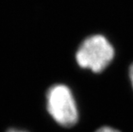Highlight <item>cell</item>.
Listing matches in <instances>:
<instances>
[{
  "label": "cell",
  "mask_w": 133,
  "mask_h": 132,
  "mask_svg": "<svg viewBox=\"0 0 133 132\" xmlns=\"http://www.w3.org/2000/svg\"><path fill=\"white\" fill-rule=\"evenodd\" d=\"M114 55V47L107 37L93 34L80 44L76 52V61L81 68L100 73L112 63Z\"/></svg>",
  "instance_id": "6da1fadb"
},
{
  "label": "cell",
  "mask_w": 133,
  "mask_h": 132,
  "mask_svg": "<svg viewBox=\"0 0 133 132\" xmlns=\"http://www.w3.org/2000/svg\"><path fill=\"white\" fill-rule=\"evenodd\" d=\"M46 109L56 123L64 127H72L78 121V109L74 96L64 84H56L48 89Z\"/></svg>",
  "instance_id": "7a4b0ae2"
},
{
  "label": "cell",
  "mask_w": 133,
  "mask_h": 132,
  "mask_svg": "<svg viewBox=\"0 0 133 132\" xmlns=\"http://www.w3.org/2000/svg\"><path fill=\"white\" fill-rule=\"evenodd\" d=\"M95 132H120V131L116 130L114 128L109 127V126H103V127L98 129Z\"/></svg>",
  "instance_id": "3957f363"
},
{
  "label": "cell",
  "mask_w": 133,
  "mask_h": 132,
  "mask_svg": "<svg viewBox=\"0 0 133 132\" xmlns=\"http://www.w3.org/2000/svg\"><path fill=\"white\" fill-rule=\"evenodd\" d=\"M129 75H130V79H131L132 87H133V64H131V66H130V69H129Z\"/></svg>",
  "instance_id": "277c9868"
},
{
  "label": "cell",
  "mask_w": 133,
  "mask_h": 132,
  "mask_svg": "<svg viewBox=\"0 0 133 132\" xmlns=\"http://www.w3.org/2000/svg\"><path fill=\"white\" fill-rule=\"evenodd\" d=\"M6 132H29L23 130H20V129H15V128H10Z\"/></svg>",
  "instance_id": "5b68a950"
}]
</instances>
